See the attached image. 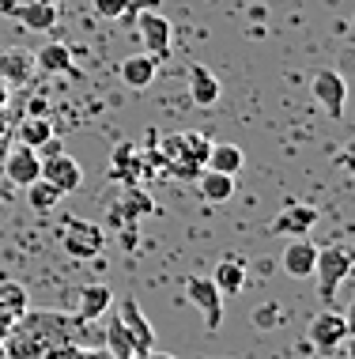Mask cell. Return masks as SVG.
<instances>
[{"mask_svg": "<svg viewBox=\"0 0 355 359\" xmlns=\"http://www.w3.org/2000/svg\"><path fill=\"white\" fill-rule=\"evenodd\" d=\"M208 144L204 137H197V133H178V137H167L162 140V163H167L174 174L181 178H197L200 170H204V159H208Z\"/></svg>", "mask_w": 355, "mask_h": 359, "instance_id": "obj_1", "label": "cell"}, {"mask_svg": "<svg viewBox=\"0 0 355 359\" xmlns=\"http://www.w3.org/2000/svg\"><path fill=\"white\" fill-rule=\"evenodd\" d=\"M351 265H355V257H351L348 246H325V250H318L314 276H318V299L325 306L337 303V291H340L344 280L351 276Z\"/></svg>", "mask_w": 355, "mask_h": 359, "instance_id": "obj_2", "label": "cell"}, {"mask_svg": "<svg viewBox=\"0 0 355 359\" xmlns=\"http://www.w3.org/2000/svg\"><path fill=\"white\" fill-rule=\"evenodd\" d=\"M306 341H310L314 352L337 355L340 348L351 341V322L340 314V310H329V306H325L321 314L310 318V325H306Z\"/></svg>", "mask_w": 355, "mask_h": 359, "instance_id": "obj_3", "label": "cell"}, {"mask_svg": "<svg viewBox=\"0 0 355 359\" xmlns=\"http://www.w3.org/2000/svg\"><path fill=\"white\" fill-rule=\"evenodd\" d=\"M61 246H64V254H69V257L88 261V257L102 254L106 235H102V227H99V223H91V219H69V227H64V235H61Z\"/></svg>", "mask_w": 355, "mask_h": 359, "instance_id": "obj_4", "label": "cell"}, {"mask_svg": "<svg viewBox=\"0 0 355 359\" xmlns=\"http://www.w3.org/2000/svg\"><path fill=\"white\" fill-rule=\"evenodd\" d=\"M186 299L197 306V314L204 318V325L212 333L223 325V295L212 284V276H186Z\"/></svg>", "mask_w": 355, "mask_h": 359, "instance_id": "obj_5", "label": "cell"}, {"mask_svg": "<svg viewBox=\"0 0 355 359\" xmlns=\"http://www.w3.org/2000/svg\"><path fill=\"white\" fill-rule=\"evenodd\" d=\"M132 23H137L144 53H151L155 61H162V57L170 53V46H174V27H170V19L159 15V12H144V8H140Z\"/></svg>", "mask_w": 355, "mask_h": 359, "instance_id": "obj_6", "label": "cell"}, {"mask_svg": "<svg viewBox=\"0 0 355 359\" xmlns=\"http://www.w3.org/2000/svg\"><path fill=\"white\" fill-rule=\"evenodd\" d=\"M310 91H314V102H318L333 121L344 118V106H348V80H344L337 69H321L318 76H314Z\"/></svg>", "mask_w": 355, "mask_h": 359, "instance_id": "obj_7", "label": "cell"}, {"mask_svg": "<svg viewBox=\"0 0 355 359\" xmlns=\"http://www.w3.org/2000/svg\"><path fill=\"white\" fill-rule=\"evenodd\" d=\"M113 318L125 325L132 348H137V359H144L148 352H155V329H151V322L144 318V306H137V299H121V306H118V314H113Z\"/></svg>", "mask_w": 355, "mask_h": 359, "instance_id": "obj_8", "label": "cell"}, {"mask_svg": "<svg viewBox=\"0 0 355 359\" xmlns=\"http://www.w3.org/2000/svg\"><path fill=\"white\" fill-rule=\"evenodd\" d=\"M318 219H321V212L314 205H287V208H280L272 216L268 235H276V238H306Z\"/></svg>", "mask_w": 355, "mask_h": 359, "instance_id": "obj_9", "label": "cell"}, {"mask_svg": "<svg viewBox=\"0 0 355 359\" xmlns=\"http://www.w3.org/2000/svg\"><path fill=\"white\" fill-rule=\"evenodd\" d=\"M0 170H4L8 186L27 189L31 182L42 178V159H38L34 148H27V144H15V148L4 155V167H0Z\"/></svg>", "mask_w": 355, "mask_h": 359, "instance_id": "obj_10", "label": "cell"}, {"mask_svg": "<svg viewBox=\"0 0 355 359\" xmlns=\"http://www.w3.org/2000/svg\"><path fill=\"white\" fill-rule=\"evenodd\" d=\"M318 250L310 238H287L284 254H280V269L287 280H310L314 276V265H318Z\"/></svg>", "mask_w": 355, "mask_h": 359, "instance_id": "obj_11", "label": "cell"}, {"mask_svg": "<svg viewBox=\"0 0 355 359\" xmlns=\"http://www.w3.org/2000/svg\"><path fill=\"white\" fill-rule=\"evenodd\" d=\"M42 182H50V186L61 193V197H69L83 186V167L72 159V155H53V159H42Z\"/></svg>", "mask_w": 355, "mask_h": 359, "instance_id": "obj_12", "label": "cell"}, {"mask_svg": "<svg viewBox=\"0 0 355 359\" xmlns=\"http://www.w3.org/2000/svg\"><path fill=\"white\" fill-rule=\"evenodd\" d=\"M113 291L106 284H83L76 295V322H99L102 314H110Z\"/></svg>", "mask_w": 355, "mask_h": 359, "instance_id": "obj_13", "label": "cell"}, {"mask_svg": "<svg viewBox=\"0 0 355 359\" xmlns=\"http://www.w3.org/2000/svg\"><path fill=\"white\" fill-rule=\"evenodd\" d=\"M34 72V53L31 50H0V83L4 87H23Z\"/></svg>", "mask_w": 355, "mask_h": 359, "instance_id": "obj_14", "label": "cell"}, {"mask_svg": "<svg viewBox=\"0 0 355 359\" xmlns=\"http://www.w3.org/2000/svg\"><path fill=\"white\" fill-rule=\"evenodd\" d=\"M57 0H31V4H23L15 12V19L27 27V31H34V34H50L53 27H57Z\"/></svg>", "mask_w": 355, "mask_h": 359, "instance_id": "obj_15", "label": "cell"}, {"mask_svg": "<svg viewBox=\"0 0 355 359\" xmlns=\"http://www.w3.org/2000/svg\"><path fill=\"white\" fill-rule=\"evenodd\" d=\"M155 72H159V61L151 53H132V57H125V61H121V83L132 87V91L151 87Z\"/></svg>", "mask_w": 355, "mask_h": 359, "instance_id": "obj_16", "label": "cell"}, {"mask_svg": "<svg viewBox=\"0 0 355 359\" xmlns=\"http://www.w3.org/2000/svg\"><path fill=\"white\" fill-rule=\"evenodd\" d=\"M189 95H193L197 106H216L219 95H223V87H219V80L212 72L204 69V65H189Z\"/></svg>", "mask_w": 355, "mask_h": 359, "instance_id": "obj_17", "label": "cell"}, {"mask_svg": "<svg viewBox=\"0 0 355 359\" xmlns=\"http://www.w3.org/2000/svg\"><path fill=\"white\" fill-rule=\"evenodd\" d=\"M212 284L219 287V295H238L246 287V261L242 257H223L212 273Z\"/></svg>", "mask_w": 355, "mask_h": 359, "instance_id": "obj_18", "label": "cell"}, {"mask_svg": "<svg viewBox=\"0 0 355 359\" xmlns=\"http://www.w3.org/2000/svg\"><path fill=\"white\" fill-rule=\"evenodd\" d=\"M197 189H200V197L204 201H212V205H223V201H231L235 197V178L231 174H219V170H200L197 174Z\"/></svg>", "mask_w": 355, "mask_h": 359, "instance_id": "obj_19", "label": "cell"}, {"mask_svg": "<svg viewBox=\"0 0 355 359\" xmlns=\"http://www.w3.org/2000/svg\"><path fill=\"white\" fill-rule=\"evenodd\" d=\"M242 163H246V151L238 148V144H212V148H208L204 167H208V170H219V174H231V178H238Z\"/></svg>", "mask_w": 355, "mask_h": 359, "instance_id": "obj_20", "label": "cell"}, {"mask_svg": "<svg viewBox=\"0 0 355 359\" xmlns=\"http://www.w3.org/2000/svg\"><path fill=\"white\" fill-rule=\"evenodd\" d=\"M34 69H42V72H72V50L64 42H46L42 50L34 53Z\"/></svg>", "mask_w": 355, "mask_h": 359, "instance_id": "obj_21", "label": "cell"}, {"mask_svg": "<svg viewBox=\"0 0 355 359\" xmlns=\"http://www.w3.org/2000/svg\"><path fill=\"white\" fill-rule=\"evenodd\" d=\"M27 306H31L27 287L15 284V280H0V314L4 318H23Z\"/></svg>", "mask_w": 355, "mask_h": 359, "instance_id": "obj_22", "label": "cell"}, {"mask_svg": "<svg viewBox=\"0 0 355 359\" xmlns=\"http://www.w3.org/2000/svg\"><path fill=\"white\" fill-rule=\"evenodd\" d=\"M27 205H31L38 216H50V212L61 205V193H57L50 182L38 178V182H31V186H27Z\"/></svg>", "mask_w": 355, "mask_h": 359, "instance_id": "obj_23", "label": "cell"}, {"mask_svg": "<svg viewBox=\"0 0 355 359\" xmlns=\"http://www.w3.org/2000/svg\"><path fill=\"white\" fill-rule=\"evenodd\" d=\"M137 148L132 144H121L118 155L110 159V174H118V178H125L129 186H137V178H140V155H132Z\"/></svg>", "mask_w": 355, "mask_h": 359, "instance_id": "obj_24", "label": "cell"}, {"mask_svg": "<svg viewBox=\"0 0 355 359\" xmlns=\"http://www.w3.org/2000/svg\"><path fill=\"white\" fill-rule=\"evenodd\" d=\"M144 4L148 0H91L95 15H102V19H137Z\"/></svg>", "mask_w": 355, "mask_h": 359, "instance_id": "obj_25", "label": "cell"}, {"mask_svg": "<svg viewBox=\"0 0 355 359\" xmlns=\"http://www.w3.org/2000/svg\"><path fill=\"white\" fill-rule=\"evenodd\" d=\"M106 348H110L113 359H137V348H132L129 333H125V325L118 322V318L106 325Z\"/></svg>", "mask_w": 355, "mask_h": 359, "instance_id": "obj_26", "label": "cell"}, {"mask_svg": "<svg viewBox=\"0 0 355 359\" xmlns=\"http://www.w3.org/2000/svg\"><path fill=\"white\" fill-rule=\"evenodd\" d=\"M50 137H53V125L46 118H27L19 125V144H27V148H42Z\"/></svg>", "mask_w": 355, "mask_h": 359, "instance_id": "obj_27", "label": "cell"}, {"mask_svg": "<svg viewBox=\"0 0 355 359\" xmlns=\"http://www.w3.org/2000/svg\"><path fill=\"white\" fill-rule=\"evenodd\" d=\"M284 306L280 303H261V306H257L253 310V325L257 329H276V325H284Z\"/></svg>", "mask_w": 355, "mask_h": 359, "instance_id": "obj_28", "label": "cell"}, {"mask_svg": "<svg viewBox=\"0 0 355 359\" xmlns=\"http://www.w3.org/2000/svg\"><path fill=\"white\" fill-rule=\"evenodd\" d=\"M34 151H38V159H53V155H61V151H64V144L57 140V137H50V140L42 144V148H34Z\"/></svg>", "mask_w": 355, "mask_h": 359, "instance_id": "obj_29", "label": "cell"}, {"mask_svg": "<svg viewBox=\"0 0 355 359\" xmlns=\"http://www.w3.org/2000/svg\"><path fill=\"white\" fill-rule=\"evenodd\" d=\"M8 99H12V87H4V83H0V110L8 106Z\"/></svg>", "mask_w": 355, "mask_h": 359, "instance_id": "obj_30", "label": "cell"}, {"mask_svg": "<svg viewBox=\"0 0 355 359\" xmlns=\"http://www.w3.org/2000/svg\"><path fill=\"white\" fill-rule=\"evenodd\" d=\"M4 133H8V110H0V140H4Z\"/></svg>", "mask_w": 355, "mask_h": 359, "instance_id": "obj_31", "label": "cell"}, {"mask_svg": "<svg viewBox=\"0 0 355 359\" xmlns=\"http://www.w3.org/2000/svg\"><path fill=\"white\" fill-rule=\"evenodd\" d=\"M144 359H174V355H162V352H148Z\"/></svg>", "mask_w": 355, "mask_h": 359, "instance_id": "obj_32", "label": "cell"}]
</instances>
